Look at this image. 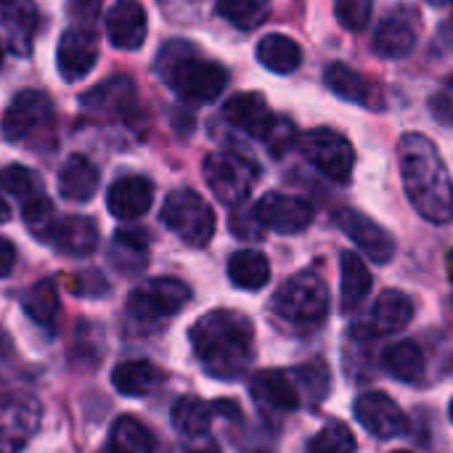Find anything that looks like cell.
Listing matches in <instances>:
<instances>
[{"mask_svg":"<svg viewBox=\"0 0 453 453\" xmlns=\"http://www.w3.org/2000/svg\"><path fill=\"white\" fill-rule=\"evenodd\" d=\"M50 111V98L45 93L21 90L3 114V135L8 141H27L48 125Z\"/></svg>","mask_w":453,"mask_h":453,"instance_id":"obj_12","label":"cell"},{"mask_svg":"<svg viewBox=\"0 0 453 453\" xmlns=\"http://www.w3.org/2000/svg\"><path fill=\"white\" fill-rule=\"evenodd\" d=\"M111 385L119 395L146 398L165 385V374L149 361H125L111 372Z\"/></svg>","mask_w":453,"mask_h":453,"instance_id":"obj_23","label":"cell"},{"mask_svg":"<svg viewBox=\"0 0 453 453\" xmlns=\"http://www.w3.org/2000/svg\"><path fill=\"white\" fill-rule=\"evenodd\" d=\"M340 268H342V308L356 311L372 292V273L361 260V255L356 252H342Z\"/></svg>","mask_w":453,"mask_h":453,"instance_id":"obj_30","label":"cell"},{"mask_svg":"<svg viewBox=\"0 0 453 453\" xmlns=\"http://www.w3.org/2000/svg\"><path fill=\"white\" fill-rule=\"evenodd\" d=\"M50 244L69 257H88L98 247V228L90 218H64L53 231Z\"/></svg>","mask_w":453,"mask_h":453,"instance_id":"obj_24","label":"cell"},{"mask_svg":"<svg viewBox=\"0 0 453 453\" xmlns=\"http://www.w3.org/2000/svg\"><path fill=\"white\" fill-rule=\"evenodd\" d=\"M257 61L265 66V69H271V72H276V74H289V72H295L300 64H303V50H300V45L292 40V37H287V35H279V32H273V35H265L260 42H257Z\"/></svg>","mask_w":453,"mask_h":453,"instance_id":"obj_27","label":"cell"},{"mask_svg":"<svg viewBox=\"0 0 453 453\" xmlns=\"http://www.w3.org/2000/svg\"><path fill=\"white\" fill-rule=\"evenodd\" d=\"M24 223H27V228H29V234L35 239H42V242L50 244V236H53L58 220H56L53 204H50V199L45 194H37V196L24 202Z\"/></svg>","mask_w":453,"mask_h":453,"instance_id":"obj_37","label":"cell"},{"mask_svg":"<svg viewBox=\"0 0 453 453\" xmlns=\"http://www.w3.org/2000/svg\"><path fill=\"white\" fill-rule=\"evenodd\" d=\"M162 223L188 247H204L215 236V212L191 188H178L165 199Z\"/></svg>","mask_w":453,"mask_h":453,"instance_id":"obj_6","label":"cell"},{"mask_svg":"<svg viewBox=\"0 0 453 453\" xmlns=\"http://www.w3.org/2000/svg\"><path fill=\"white\" fill-rule=\"evenodd\" d=\"M106 35L111 45L135 50L146 40V11L138 0H117L106 11Z\"/></svg>","mask_w":453,"mask_h":453,"instance_id":"obj_21","label":"cell"},{"mask_svg":"<svg viewBox=\"0 0 453 453\" xmlns=\"http://www.w3.org/2000/svg\"><path fill=\"white\" fill-rule=\"evenodd\" d=\"M356 451V435L350 433V427L340 419L326 422L319 435L311 438L308 453H353Z\"/></svg>","mask_w":453,"mask_h":453,"instance_id":"obj_36","label":"cell"},{"mask_svg":"<svg viewBox=\"0 0 453 453\" xmlns=\"http://www.w3.org/2000/svg\"><path fill=\"white\" fill-rule=\"evenodd\" d=\"M135 90L127 77H111L85 96V106L93 111H122L130 106Z\"/></svg>","mask_w":453,"mask_h":453,"instance_id":"obj_34","label":"cell"},{"mask_svg":"<svg viewBox=\"0 0 453 453\" xmlns=\"http://www.w3.org/2000/svg\"><path fill=\"white\" fill-rule=\"evenodd\" d=\"M313 207L292 194L271 191L255 204V218L263 228H271L276 234H300L313 223Z\"/></svg>","mask_w":453,"mask_h":453,"instance_id":"obj_11","label":"cell"},{"mask_svg":"<svg viewBox=\"0 0 453 453\" xmlns=\"http://www.w3.org/2000/svg\"><path fill=\"white\" fill-rule=\"evenodd\" d=\"M324 80H326L329 90H332L337 98H342V101L358 104V106H364V109H382V104H385L382 90H380L369 77H364L361 72L350 69L348 64H340V61L332 64V66L326 69Z\"/></svg>","mask_w":453,"mask_h":453,"instance_id":"obj_19","label":"cell"},{"mask_svg":"<svg viewBox=\"0 0 453 453\" xmlns=\"http://www.w3.org/2000/svg\"><path fill=\"white\" fill-rule=\"evenodd\" d=\"M250 393H252L255 403L265 411L289 414L303 406V395H300L295 377H289L287 372H279V369L255 372L250 380Z\"/></svg>","mask_w":453,"mask_h":453,"instance_id":"obj_16","label":"cell"},{"mask_svg":"<svg viewBox=\"0 0 453 453\" xmlns=\"http://www.w3.org/2000/svg\"><path fill=\"white\" fill-rule=\"evenodd\" d=\"M433 117L443 125H453V74L446 77V82L441 85V90L433 96L430 101Z\"/></svg>","mask_w":453,"mask_h":453,"instance_id":"obj_40","label":"cell"},{"mask_svg":"<svg viewBox=\"0 0 453 453\" xmlns=\"http://www.w3.org/2000/svg\"><path fill=\"white\" fill-rule=\"evenodd\" d=\"M106 449H109V453H154L157 451V438L135 417H119V419H114V425L109 430V446Z\"/></svg>","mask_w":453,"mask_h":453,"instance_id":"obj_29","label":"cell"},{"mask_svg":"<svg viewBox=\"0 0 453 453\" xmlns=\"http://www.w3.org/2000/svg\"><path fill=\"white\" fill-rule=\"evenodd\" d=\"M40 425V406L32 398H13L0 406V453H19Z\"/></svg>","mask_w":453,"mask_h":453,"instance_id":"obj_17","label":"cell"},{"mask_svg":"<svg viewBox=\"0 0 453 453\" xmlns=\"http://www.w3.org/2000/svg\"><path fill=\"white\" fill-rule=\"evenodd\" d=\"M300 149L305 154V159L324 173L326 178H332L334 183H348L353 175V165H356V154L353 146L345 135H340L332 127H316L308 130L300 138Z\"/></svg>","mask_w":453,"mask_h":453,"instance_id":"obj_8","label":"cell"},{"mask_svg":"<svg viewBox=\"0 0 453 453\" xmlns=\"http://www.w3.org/2000/svg\"><path fill=\"white\" fill-rule=\"evenodd\" d=\"M151 202H154V186H151V180H146L141 175L119 178L106 191V207L119 220L141 218L143 212H149Z\"/></svg>","mask_w":453,"mask_h":453,"instance_id":"obj_20","label":"cell"},{"mask_svg":"<svg viewBox=\"0 0 453 453\" xmlns=\"http://www.w3.org/2000/svg\"><path fill=\"white\" fill-rule=\"evenodd\" d=\"M273 311L289 324H319L329 313V289L316 271H300L279 287Z\"/></svg>","mask_w":453,"mask_h":453,"instance_id":"obj_5","label":"cell"},{"mask_svg":"<svg viewBox=\"0 0 453 453\" xmlns=\"http://www.w3.org/2000/svg\"><path fill=\"white\" fill-rule=\"evenodd\" d=\"M21 308L24 313L40 324V326H50L58 316V292L53 287V281H37L32 284L24 295H21Z\"/></svg>","mask_w":453,"mask_h":453,"instance_id":"obj_33","label":"cell"},{"mask_svg":"<svg viewBox=\"0 0 453 453\" xmlns=\"http://www.w3.org/2000/svg\"><path fill=\"white\" fill-rule=\"evenodd\" d=\"M223 114L234 127L244 130L247 135H252V138H257L263 143H271L276 138L279 127L284 125V119H279L268 109V104H265V98L260 93H236V96H231L226 101V106H223Z\"/></svg>","mask_w":453,"mask_h":453,"instance_id":"obj_10","label":"cell"},{"mask_svg":"<svg viewBox=\"0 0 453 453\" xmlns=\"http://www.w3.org/2000/svg\"><path fill=\"white\" fill-rule=\"evenodd\" d=\"M427 3H433V5H446V3H451V0H427Z\"/></svg>","mask_w":453,"mask_h":453,"instance_id":"obj_45","label":"cell"},{"mask_svg":"<svg viewBox=\"0 0 453 453\" xmlns=\"http://www.w3.org/2000/svg\"><path fill=\"white\" fill-rule=\"evenodd\" d=\"M382 364L401 382H419L425 377V366H427L425 364V353L411 340H403V342L390 345L382 353Z\"/></svg>","mask_w":453,"mask_h":453,"instance_id":"obj_31","label":"cell"},{"mask_svg":"<svg viewBox=\"0 0 453 453\" xmlns=\"http://www.w3.org/2000/svg\"><path fill=\"white\" fill-rule=\"evenodd\" d=\"M159 72L170 88L188 101H215L228 85V72L215 61L199 58L183 40H175L162 50Z\"/></svg>","mask_w":453,"mask_h":453,"instance_id":"obj_3","label":"cell"},{"mask_svg":"<svg viewBox=\"0 0 453 453\" xmlns=\"http://www.w3.org/2000/svg\"><path fill=\"white\" fill-rule=\"evenodd\" d=\"M194 453H212V451H194Z\"/></svg>","mask_w":453,"mask_h":453,"instance_id":"obj_49","label":"cell"},{"mask_svg":"<svg viewBox=\"0 0 453 453\" xmlns=\"http://www.w3.org/2000/svg\"><path fill=\"white\" fill-rule=\"evenodd\" d=\"M218 13L236 29H255L271 16V0H218Z\"/></svg>","mask_w":453,"mask_h":453,"instance_id":"obj_35","label":"cell"},{"mask_svg":"<svg viewBox=\"0 0 453 453\" xmlns=\"http://www.w3.org/2000/svg\"><path fill=\"white\" fill-rule=\"evenodd\" d=\"M149 260V242L143 231H117L111 244V263L122 273H138Z\"/></svg>","mask_w":453,"mask_h":453,"instance_id":"obj_32","label":"cell"},{"mask_svg":"<svg viewBox=\"0 0 453 453\" xmlns=\"http://www.w3.org/2000/svg\"><path fill=\"white\" fill-rule=\"evenodd\" d=\"M0 183L5 191H11L16 199L27 202L37 194H42V186L37 180V175L29 170V167H21V165H11L0 173Z\"/></svg>","mask_w":453,"mask_h":453,"instance_id":"obj_38","label":"cell"},{"mask_svg":"<svg viewBox=\"0 0 453 453\" xmlns=\"http://www.w3.org/2000/svg\"><path fill=\"white\" fill-rule=\"evenodd\" d=\"M372 8H374V0H337L334 3V13H337L340 24L353 32L366 29V24L372 19Z\"/></svg>","mask_w":453,"mask_h":453,"instance_id":"obj_39","label":"cell"},{"mask_svg":"<svg viewBox=\"0 0 453 453\" xmlns=\"http://www.w3.org/2000/svg\"><path fill=\"white\" fill-rule=\"evenodd\" d=\"M414 319V303L409 295L398 289H388L377 297L369 319H366V334L369 337H385V334H398L406 329Z\"/></svg>","mask_w":453,"mask_h":453,"instance_id":"obj_22","label":"cell"},{"mask_svg":"<svg viewBox=\"0 0 453 453\" xmlns=\"http://www.w3.org/2000/svg\"><path fill=\"white\" fill-rule=\"evenodd\" d=\"M228 279L247 292H257L271 279V263L257 250H242L228 260Z\"/></svg>","mask_w":453,"mask_h":453,"instance_id":"obj_28","label":"cell"},{"mask_svg":"<svg viewBox=\"0 0 453 453\" xmlns=\"http://www.w3.org/2000/svg\"><path fill=\"white\" fill-rule=\"evenodd\" d=\"M11 218V210H8V204H5V199L0 196V223H5Z\"/></svg>","mask_w":453,"mask_h":453,"instance_id":"obj_44","label":"cell"},{"mask_svg":"<svg viewBox=\"0 0 453 453\" xmlns=\"http://www.w3.org/2000/svg\"><path fill=\"white\" fill-rule=\"evenodd\" d=\"M449 29H451V32H453V19H451V24H449Z\"/></svg>","mask_w":453,"mask_h":453,"instance_id":"obj_48","label":"cell"},{"mask_svg":"<svg viewBox=\"0 0 453 453\" xmlns=\"http://www.w3.org/2000/svg\"><path fill=\"white\" fill-rule=\"evenodd\" d=\"M334 223L369 255V260L385 265L393 260L395 255V239L377 223L372 220L369 215L353 210V207H345L334 215Z\"/></svg>","mask_w":453,"mask_h":453,"instance_id":"obj_13","label":"cell"},{"mask_svg":"<svg viewBox=\"0 0 453 453\" xmlns=\"http://www.w3.org/2000/svg\"><path fill=\"white\" fill-rule=\"evenodd\" d=\"M96 58H98V45L88 27H69L61 35L56 61H58V72L64 80L69 82L82 80L96 66Z\"/></svg>","mask_w":453,"mask_h":453,"instance_id":"obj_18","label":"cell"},{"mask_svg":"<svg viewBox=\"0 0 453 453\" xmlns=\"http://www.w3.org/2000/svg\"><path fill=\"white\" fill-rule=\"evenodd\" d=\"M98 11H101V0H69V13L77 21V27H88L90 29V24L96 21Z\"/></svg>","mask_w":453,"mask_h":453,"instance_id":"obj_41","label":"cell"},{"mask_svg":"<svg viewBox=\"0 0 453 453\" xmlns=\"http://www.w3.org/2000/svg\"><path fill=\"white\" fill-rule=\"evenodd\" d=\"M13 265H16V247L8 239L0 236V279L11 276Z\"/></svg>","mask_w":453,"mask_h":453,"instance_id":"obj_42","label":"cell"},{"mask_svg":"<svg viewBox=\"0 0 453 453\" xmlns=\"http://www.w3.org/2000/svg\"><path fill=\"white\" fill-rule=\"evenodd\" d=\"M218 414V403H207L196 395H183L175 401L173 411H170V419H173V427L186 435V438H202L210 433L212 427V419Z\"/></svg>","mask_w":453,"mask_h":453,"instance_id":"obj_26","label":"cell"},{"mask_svg":"<svg viewBox=\"0 0 453 453\" xmlns=\"http://www.w3.org/2000/svg\"><path fill=\"white\" fill-rule=\"evenodd\" d=\"M188 300H191V289L180 279L162 276V279H151L146 287L135 289L127 297L125 316L133 329L151 332L162 321L180 313L188 305Z\"/></svg>","mask_w":453,"mask_h":453,"instance_id":"obj_4","label":"cell"},{"mask_svg":"<svg viewBox=\"0 0 453 453\" xmlns=\"http://www.w3.org/2000/svg\"><path fill=\"white\" fill-rule=\"evenodd\" d=\"M58 191L69 202L93 199L96 191H98V170H96V165L82 154H72L64 162L61 173H58Z\"/></svg>","mask_w":453,"mask_h":453,"instance_id":"obj_25","label":"cell"},{"mask_svg":"<svg viewBox=\"0 0 453 453\" xmlns=\"http://www.w3.org/2000/svg\"><path fill=\"white\" fill-rule=\"evenodd\" d=\"M0 61H3V45H0Z\"/></svg>","mask_w":453,"mask_h":453,"instance_id":"obj_47","label":"cell"},{"mask_svg":"<svg viewBox=\"0 0 453 453\" xmlns=\"http://www.w3.org/2000/svg\"><path fill=\"white\" fill-rule=\"evenodd\" d=\"M449 417H451V422H453V401H451V406H449Z\"/></svg>","mask_w":453,"mask_h":453,"instance_id":"obj_46","label":"cell"},{"mask_svg":"<svg viewBox=\"0 0 453 453\" xmlns=\"http://www.w3.org/2000/svg\"><path fill=\"white\" fill-rule=\"evenodd\" d=\"M191 348L202 369L223 382L239 380L255 358L252 321L228 308L204 313L188 332Z\"/></svg>","mask_w":453,"mask_h":453,"instance_id":"obj_1","label":"cell"},{"mask_svg":"<svg viewBox=\"0 0 453 453\" xmlns=\"http://www.w3.org/2000/svg\"><path fill=\"white\" fill-rule=\"evenodd\" d=\"M204 180L223 204L239 207L255 188L257 165L234 151H215L204 159Z\"/></svg>","mask_w":453,"mask_h":453,"instance_id":"obj_7","label":"cell"},{"mask_svg":"<svg viewBox=\"0 0 453 453\" xmlns=\"http://www.w3.org/2000/svg\"><path fill=\"white\" fill-rule=\"evenodd\" d=\"M37 32V8L32 0H0V45L16 56L32 50Z\"/></svg>","mask_w":453,"mask_h":453,"instance_id":"obj_15","label":"cell"},{"mask_svg":"<svg viewBox=\"0 0 453 453\" xmlns=\"http://www.w3.org/2000/svg\"><path fill=\"white\" fill-rule=\"evenodd\" d=\"M353 414L361 422V427L369 430L380 441H390V438H398V435L406 433V414L385 393H377V390L364 393L356 401Z\"/></svg>","mask_w":453,"mask_h":453,"instance_id":"obj_14","label":"cell"},{"mask_svg":"<svg viewBox=\"0 0 453 453\" xmlns=\"http://www.w3.org/2000/svg\"><path fill=\"white\" fill-rule=\"evenodd\" d=\"M393 453H411V451H393Z\"/></svg>","mask_w":453,"mask_h":453,"instance_id":"obj_50","label":"cell"},{"mask_svg":"<svg viewBox=\"0 0 453 453\" xmlns=\"http://www.w3.org/2000/svg\"><path fill=\"white\" fill-rule=\"evenodd\" d=\"M401 178L409 202L430 223L453 218V180L438 146L422 133H406L398 143Z\"/></svg>","mask_w":453,"mask_h":453,"instance_id":"obj_2","label":"cell"},{"mask_svg":"<svg viewBox=\"0 0 453 453\" xmlns=\"http://www.w3.org/2000/svg\"><path fill=\"white\" fill-rule=\"evenodd\" d=\"M419 32H422V16L417 8L409 5H398L395 11H390L377 32H374V53L382 58H403L409 56L417 42H419Z\"/></svg>","mask_w":453,"mask_h":453,"instance_id":"obj_9","label":"cell"},{"mask_svg":"<svg viewBox=\"0 0 453 453\" xmlns=\"http://www.w3.org/2000/svg\"><path fill=\"white\" fill-rule=\"evenodd\" d=\"M11 353V337L0 329V361Z\"/></svg>","mask_w":453,"mask_h":453,"instance_id":"obj_43","label":"cell"}]
</instances>
